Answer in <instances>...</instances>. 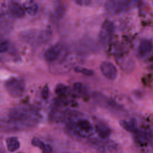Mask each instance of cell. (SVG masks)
<instances>
[{"label":"cell","mask_w":153,"mask_h":153,"mask_svg":"<svg viewBox=\"0 0 153 153\" xmlns=\"http://www.w3.org/2000/svg\"><path fill=\"white\" fill-rule=\"evenodd\" d=\"M8 115L10 120L25 125L32 124L39 119V114L36 110L25 106L11 108Z\"/></svg>","instance_id":"cell-1"},{"label":"cell","mask_w":153,"mask_h":153,"mask_svg":"<svg viewBox=\"0 0 153 153\" xmlns=\"http://www.w3.org/2000/svg\"><path fill=\"white\" fill-rule=\"evenodd\" d=\"M51 33L48 30H27L21 34V38L27 42L39 45L46 42L50 39Z\"/></svg>","instance_id":"cell-2"},{"label":"cell","mask_w":153,"mask_h":153,"mask_svg":"<svg viewBox=\"0 0 153 153\" xmlns=\"http://www.w3.org/2000/svg\"><path fill=\"white\" fill-rule=\"evenodd\" d=\"M4 87L8 94L14 98L21 97L25 91L24 82L17 78L8 79L5 81Z\"/></svg>","instance_id":"cell-3"},{"label":"cell","mask_w":153,"mask_h":153,"mask_svg":"<svg viewBox=\"0 0 153 153\" xmlns=\"http://www.w3.org/2000/svg\"><path fill=\"white\" fill-rule=\"evenodd\" d=\"M114 29V23L111 21L106 20L103 22L99 33V39L102 44H107L110 42Z\"/></svg>","instance_id":"cell-4"},{"label":"cell","mask_w":153,"mask_h":153,"mask_svg":"<svg viewBox=\"0 0 153 153\" xmlns=\"http://www.w3.org/2000/svg\"><path fill=\"white\" fill-rule=\"evenodd\" d=\"M129 7V1H117V0H110L108 1L105 7L106 10L112 14H117L124 12Z\"/></svg>","instance_id":"cell-5"},{"label":"cell","mask_w":153,"mask_h":153,"mask_svg":"<svg viewBox=\"0 0 153 153\" xmlns=\"http://www.w3.org/2000/svg\"><path fill=\"white\" fill-rule=\"evenodd\" d=\"M100 69L102 74L106 78L110 80H114L118 75L117 67L111 62H103L100 66Z\"/></svg>","instance_id":"cell-6"},{"label":"cell","mask_w":153,"mask_h":153,"mask_svg":"<svg viewBox=\"0 0 153 153\" xmlns=\"http://www.w3.org/2000/svg\"><path fill=\"white\" fill-rule=\"evenodd\" d=\"M62 50V45L56 44L48 48L44 53V57L47 62L54 61L59 56Z\"/></svg>","instance_id":"cell-7"},{"label":"cell","mask_w":153,"mask_h":153,"mask_svg":"<svg viewBox=\"0 0 153 153\" xmlns=\"http://www.w3.org/2000/svg\"><path fill=\"white\" fill-rule=\"evenodd\" d=\"M8 11L10 16L16 18H21L25 15V9L23 6L15 1H11L8 5Z\"/></svg>","instance_id":"cell-8"},{"label":"cell","mask_w":153,"mask_h":153,"mask_svg":"<svg viewBox=\"0 0 153 153\" xmlns=\"http://www.w3.org/2000/svg\"><path fill=\"white\" fill-rule=\"evenodd\" d=\"M153 48V44L152 42L149 39L142 40L137 48V54L140 57H143L151 51Z\"/></svg>","instance_id":"cell-9"},{"label":"cell","mask_w":153,"mask_h":153,"mask_svg":"<svg viewBox=\"0 0 153 153\" xmlns=\"http://www.w3.org/2000/svg\"><path fill=\"white\" fill-rule=\"evenodd\" d=\"M31 144L35 147L39 148L42 153H52L53 149L49 144H46L38 137H33L31 140Z\"/></svg>","instance_id":"cell-10"},{"label":"cell","mask_w":153,"mask_h":153,"mask_svg":"<svg viewBox=\"0 0 153 153\" xmlns=\"http://www.w3.org/2000/svg\"><path fill=\"white\" fill-rule=\"evenodd\" d=\"M96 131L102 139H105L108 137L111 134V129L105 124L103 123H98L95 125Z\"/></svg>","instance_id":"cell-11"},{"label":"cell","mask_w":153,"mask_h":153,"mask_svg":"<svg viewBox=\"0 0 153 153\" xmlns=\"http://www.w3.org/2000/svg\"><path fill=\"white\" fill-rule=\"evenodd\" d=\"M23 7L25 11L29 15H35L38 10V5L37 3L33 1H26L23 2Z\"/></svg>","instance_id":"cell-12"},{"label":"cell","mask_w":153,"mask_h":153,"mask_svg":"<svg viewBox=\"0 0 153 153\" xmlns=\"http://www.w3.org/2000/svg\"><path fill=\"white\" fill-rule=\"evenodd\" d=\"M6 146L8 151L14 152L20 148V143L16 137H9L6 139Z\"/></svg>","instance_id":"cell-13"},{"label":"cell","mask_w":153,"mask_h":153,"mask_svg":"<svg viewBox=\"0 0 153 153\" xmlns=\"http://www.w3.org/2000/svg\"><path fill=\"white\" fill-rule=\"evenodd\" d=\"M121 126L128 131H134L136 130L135 124L133 121H127L126 120H121L120 122Z\"/></svg>","instance_id":"cell-14"},{"label":"cell","mask_w":153,"mask_h":153,"mask_svg":"<svg viewBox=\"0 0 153 153\" xmlns=\"http://www.w3.org/2000/svg\"><path fill=\"white\" fill-rule=\"evenodd\" d=\"M68 91H69L68 87L61 83L57 84L55 88V92L56 94L59 95H63L67 93Z\"/></svg>","instance_id":"cell-15"},{"label":"cell","mask_w":153,"mask_h":153,"mask_svg":"<svg viewBox=\"0 0 153 153\" xmlns=\"http://www.w3.org/2000/svg\"><path fill=\"white\" fill-rule=\"evenodd\" d=\"M74 71L76 72L81 73L86 76H91L94 74L93 71H92L91 69L85 68H82V67H79V66L75 67L74 68Z\"/></svg>","instance_id":"cell-16"},{"label":"cell","mask_w":153,"mask_h":153,"mask_svg":"<svg viewBox=\"0 0 153 153\" xmlns=\"http://www.w3.org/2000/svg\"><path fill=\"white\" fill-rule=\"evenodd\" d=\"M74 90L75 92L79 94H84L86 92V87L81 82H75L74 84Z\"/></svg>","instance_id":"cell-17"},{"label":"cell","mask_w":153,"mask_h":153,"mask_svg":"<svg viewBox=\"0 0 153 153\" xmlns=\"http://www.w3.org/2000/svg\"><path fill=\"white\" fill-rule=\"evenodd\" d=\"M9 48V42L7 41H3L1 42L0 45V51L1 53H3L8 50Z\"/></svg>","instance_id":"cell-18"},{"label":"cell","mask_w":153,"mask_h":153,"mask_svg":"<svg viewBox=\"0 0 153 153\" xmlns=\"http://www.w3.org/2000/svg\"><path fill=\"white\" fill-rule=\"evenodd\" d=\"M48 94H49V90L48 87L47 86H45L43 87L42 91H41V96H42L43 99H47L48 97Z\"/></svg>","instance_id":"cell-19"},{"label":"cell","mask_w":153,"mask_h":153,"mask_svg":"<svg viewBox=\"0 0 153 153\" xmlns=\"http://www.w3.org/2000/svg\"><path fill=\"white\" fill-rule=\"evenodd\" d=\"M75 2L76 4H77L79 5H88L90 4V1L86 0V1H84V0H79V1H75Z\"/></svg>","instance_id":"cell-20"},{"label":"cell","mask_w":153,"mask_h":153,"mask_svg":"<svg viewBox=\"0 0 153 153\" xmlns=\"http://www.w3.org/2000/svg\"><path fill=\"white\" fill-rule=\"evenodd\" d=\"M18 153H23V152H18Z\"/></svg>","instance_id":"cell-21"}]
</instances>
